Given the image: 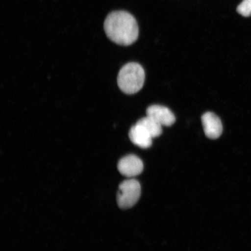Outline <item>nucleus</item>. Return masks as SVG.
Returning <instances> with one entry per match:
<instances>
[{
	"mask_svg": "<svg viewBox=\"0 0 251 251\" xmlns=\"http://www.w3.org/2000/svg\"><path fill=\"white\" fill-rule=\"evenodd\" d=\"M141 196L139 182L134 178H129L119 185L117 202L122 209L131 208L139 201Z\"/></svg>",
	"mask_w": 251,
	"mask_h": 251,
	"instance_id": "7ed1b4c3",
	"label": "nucleus"
},
{
	"mask_svg": "<svg viewBox=\"0 0 251 251\" xmlns=\"http://www.w3.org/2000/svg\"><path fill=\"white\" fill-rule=\"evenodd\" d=\"M145 81V72L136 62L126 64L119 72L118 84L122 92L127 94L139 92Z\"/></svg>",
	"mask_w": 251,
	"mask_h": 251,
	"instance_id": "f03ea898",
	"label": "nucleus"
},
{
	"mask_svg": "<svg viewBox=\"0 0 251 251\" xmlns=\"http://www.w3.org/2000/svg\"><path fill=\"white\" fill-rule=\"evenodd\" d=\"M104 30L108 38L122 46L132 45L139 37V26L136 19L126 11H114L106 17Z\"/></svg>",
	"mask_w": 251,
	"mask_h": 251,
	"instance_id": "f257e3e1",
	"label": "nucleus"
},
{
	"mask_svg": "<svg viewBox=\"0 0 251 251\" xmlns=\"http://www.w3.org/2000/svg\"><path fill=\"white\" fill-rule=\"evenodd\" d=\"M137 123L142 125L151 135L153 139L159 137L162 133V126L148 116L140 119Z\"/></svg>",
	"mask_w": 251,
	"mask_h": 251,
	"instance_id": "6e6552de",
	"label": "nucleus"
},
{
	"mask_svg": "<svg viewBox=\"0 0 251 251\" xmlns=\"http://www.w3.org/2000/svg\"><path fill=\"white\" fill-rule=\"evenodd\" d=\"M118 168L122 175L127 177L137 176L143 171V161L136 155L125 156L119 161Z\"/></svg>",
	"mask_w": 251,
	"mask_h": 251,
	"instance_id": "20e7f679",
	"label": "nucleus"
},
{
	"mask_svg": "<svg viewBox=\"0 0 251 251\" xmlns=\"http://www.w3.org/2000/svg\"><path fill=\"white\" fill-rule=\"evenodd\" d=\"M128 135L131 142L141 149H149L152 146L153 137L151 135L137 122L131 127Z\"/></svg>",
	"mask_w": 251,
	"mask_h": 251,
	"instance_id": "0eeeda50",
	"label": "nucleus"
},
{
	"mask_svg": "<svg viewBox=\"0 0 251 251\" xmlns=\"http://www.w3.org/2000/svg\"><path fill=\"white\" fill-rule=\"evenodd\" d=\"M147 116L165 126H171L176 121L175 116L170 109L165 106L153 105L147 109Z\"/></svg>",
	"mask_w": 251,
	"mask_h": 251,
	"instance_id": "423d86ee",
	"label": "nucleus"
},
{
	"mask_svg": "<svg viewBox=\"0 0 251 251\" xmlns=\"http://www.w3.org/2000/svg\"><path fill=\"white\" fill-rule=\"evenodd\" d=\"M204 133L211 139H216L221 136L223 126L221 119L211 112L205 113L201 118Z\"/></svg>",
	"mask_w": 251,
	"mask_h": 251,
	"instance_id": "39448f33",
	"label": "nucleus"
},
{
	"mask_svg": "<svg viewBox=\"0 0 251 251\" xmlns=\"http://www.w3.org/2000/svg\"><path fill=\"white\" fill-rule=\"evenodd\" d=\"M237 11L245 17L251 16V0H243L242 2L238 6Z\"/></svg>",
	"mask_w": 251,
	"mask_h": 251,
	"instance_id": "1a4fd4ad",
	"label": "nucleus"
}]
</instances>
